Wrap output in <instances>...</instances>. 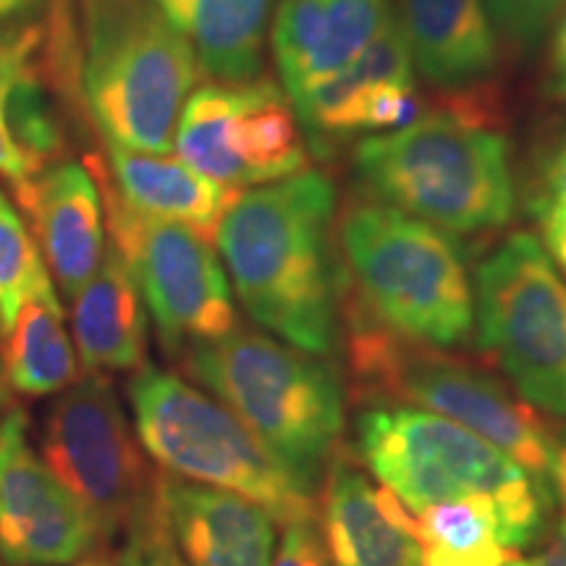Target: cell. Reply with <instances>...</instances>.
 <instances>
[{"label":"cell","mask_w":566,"mask_h":566,"mask_svg":"<svg viewBox=\"0 0 566 566\" xmlns=\"http://www.w3.org/2000/svg\"><path fill=\"white\" fill-rule=\"evenodd\" d=\"M13 195L30 218L32 237L55 289L74 300L108 250L103 195L95 174L76 160H59L13 187Z\"/></svg>","instance_id":"cell-15"},{"label":"cell","mask_w":566,"mask_h":566,"mask_svg":"<svg viewBox=\"0 0 566 566\" xmlns=\"http://www.w3.org/2000/svg\"><path fill=\"white\" fill-rule=\"evenodd\" d=\"M3 97L6 95H0V179L9 181L11 187H19V184L34 179L42 168L30 158V153L21 147L9 116H6Z\"/></svg>","instance_id":"cell-31"},{"label":"cell","mask_w":566,"mask_h":566,"mask_svg":"<svg viewBox=\"0 0 566 566\" xmlns=\"http://www.w3.org/2000/svg\"><path fill=\"white\" fill-rule=\"evenodd\" d=\"M48 48L45 66L80 82L84 108L108 145L174 150L200 63L153 0H80V24L53 19Z\"/></svg>","instance_id":"cell-2"},{"label":"cell","mask_w":566,"mask_h":566,"mask_svg":"<svg viewBox=\"0 0 566 566\" xmlns=\"http://www.w3.org/2000/svg\"><path fill=\"white\" fill-rule=\"evenodd\" d=\"M271 566H331L328 554H325L323 530L317 527L315 516L286 522L281 548Z\"/></svg>","instance_id":"cell-30"},{"label":"cell","mask_w":566,"mask_h":566,"mask_svg":"<svg viewBox=\"0 0 566 566\" xmlns=\"http://www.w3.org/2000/svg\"><path fill=\"white\" fill-rule=\"evenodd\" d=\"M48 30L34 21L0 24V95L42 74Z\"/></svg>","instance_id":"cell-29"},{"label":"cell","mask_w":566,"mask_h":566,"mask_svg":"<svg viewBox=\"0 0 566 566\" xmlns=\"http://www.w3.org/2000/svg\"><path fill=\"white\" fill-rule=\"evenodd\" d=\"M551 485H554L556 501L566 509V428L554 436V451H551Z\"/></svg>","instance_id":"cell-34"},{"label":"cell","mask_w":566,"mask_h":566,"mask_svg":"<svg viewBox=\"0 0 566 566\" xmlns=\"http://www.w3.org/2000/svg\"><path fill=\"white\" fill-rule=\"evenodd\" d=\"M40 449L53 475L87 506L103 541L122 535L153 491L139 441L108 375H90L59 394Z\"/></svg>","instance_id":"cell-11"},{"label":"cell","mask_w":566,"mask_h":566,"mask_svg":"<svg viewBox=\"0 0 566 566\" xmlns=\"http://www.w3.org/2000/svg\"><path fill=\"white\" fill-rule=\"evenodd\" d=\"M391 24V0H283L273 53L289 101L349 66Z\"/></svg>","instance_id":"cell-17"},{"label":"cell","mask_w":566,"mask_h":566,"mask_svg":"<svg viewBox=\"0 0 566 566\" xmlns=\"http://www.w3.org/2000/svg\"><path fill=\"white\" fill-rule=\"evenodd\" d=\"M527 210L541 231V244L566 279V129L556 134L535 163Z\"/></svg>","instance_id":"cell-26"},{"label":"cell","mask_w":566,"mask_h":566,"mask_svg":"<svg viewBox=\"0 0 566 566\" xmlns=\"http://www.w3.org/2000/svg\"><path fill=\"white\" fill-rule=\"evenodd\" d=\"M399 27L415 71L433 87L470 90L499 66V34L485 0H401Z\"/></svg>","instance_id":"cell-19"},{"label":"cell","mask_w":566,"mask_h":566,"mask_svg":"<svg viewBox=\"0 0 566 566\" xmlns=\"http://www.w3.org/2000/svg\"><path fill=\"white\" fill-rule=\"evenodd\" d=\"M51 279L30 223L11 197L0 192V336L17 321L21 304Z\"/></svg>","instance_id":"cell-25"},{"label":"cell","mask_w":566,"mask_h":566,"mask_svg":"<svg viewBox=\"0 0 566 566\" xmlns=\"http://www.w3.org/2000/svg\"><path fill=\"white\" fill-rule=\"evenodd\" d=\"M315 155L359 132L401 129L417 118L415 63L399 21L349 66L292 103Z\"/></svg>","instance_id":"cell-14"},{"label":"cell","mask_w":566,"mask_h":566,"mask_svg":"<svg viewBox=\"0 0 566 566\" xmlns=\"http://www.w3.org/2000/svg\"><path fill=\"white\" fill-rule=\"evenodd\" d=\"M475 334L514 394L566 420V281L533 233H512L475 275Z\"/></svg>","instance_id":"cell-9"},{"label":"cell","mask_w":566,"mask_h":566,"mask_svg":"<svg viewBox=\"0 0 566 566\" xmlns=\"http://www.w3.org/2000/svg\"><path fill=\"white\" fill-rule=\"evenodd\" d=\"M101 527L53 475L19 407L0 415V558L9 566H66L95 554Z\"/></svg>","instance_id":"cell-13"},{"label":"cell","mask_w":566,"mask_h":566,"mask_svg":"<svg viewBox=\"0 0 566 566\" xmlns=\"http://www.w3.org/2000/svg\"><path fill=\"white\" fill-rule=\"evenodd\" d=\"M541 87L548 101L566 103V6L554 21Z\"/></svg>","instance_id":"cell-32"},{"label":"cell","mask_w":566,"mask_h":566,"mask_svg":"<svg viewBox=\"0 0 566 566\" xmlns=\"http://www.w3.org/2000/svg\"><path fill=\"white\" fill-rule=\"evenodd\" d=\"M192 45L202 74L226 84L258 80L275 0H153Z\"/></svg>","instance_id":"cell-22"},{"label":"cell","mask_w":566,"mask_h":566,"mask_svg":"<svg viewBox=\"0 0 566 566\" xmlns=\"http://www.w3.org/2000/svg\"><path fill=\"white\" fill-rule=\"evenodd\" d=\"M334 184L300 171L239 192L212 237L254 323L296 349L334 357L346 281L334 254Z\"/></svg>","instance_id":"cell-1"},{"label":"cell","mask_w":566,"mask_h":566,"mask_svg":"<svg viewBox=\"0 0 566 566\" xmlns=\"http://www.w3.org/2000/svg\"><path fill=\"white\" fill-rule=\"evenodd\" d=\"M92 171L137 216L189 226L205 237L216 233L223 212L239 195V189L221 187L171 153H139L108 145V168L95 160Z\"/></svg>","instance_id":"cell-20"},{"label":"cell","mask_w":566,"mask_h":566,"mask_svg":"<svg viewBox=\"0 0 566 566\" xmlns=\"http://www.w3.org/2000/svg\"><path fill=\"white\" fill-rule=\"evenodd\" d=\"M95 179L111 244L137 281L163 349L181 357L189 346L218 342L237 331L231 281L210 237L189 226L137 216L101 176L95 174Z\"/></svg>","instance_id":"cell-10"},{"label":"cell","mask_w":566,"mask_h":566,"mask_svg":"<svg viewBox=\"0 0 566 566\" xmlns=\"http://www.w3.org/2000/svg\"><path fill=\"white\" fill-rule=\"evenodd\" d=\"M174 150L229 189L289 179L307 166L294 105L268 80L195 90L176 124Z\"/></svg>","instance_id":"cell-12"},{"label":"cell","mask_w":566,"mask_h":566,"mask_svg":"<svg viewBox=\"0 0 566 566\" xmlns=\"http://www.w3.org/2000/svg\"><path fill=\"white\" fill-rule=\"evenodd\" d=\"M530 566H566V514L551 530L546 546L541 548V554L530 562Z\"/></svg>","instance_id":"cell-33"},{"label":"cell","mask_w":566,"mask_h":566,"mask_svg":"<svg viewBox=\"0 0 566 566\" xmlns=\"http://www.w3.org/2000/svg\"><path fill=\"white\" fill-rule=\"evenodd\" d=\"M566 0H485L488 17L499 38L530 51L546 38Z\"/></svg>","instance_id":"cell-28"},{"label":"cell","mask_w":566,"mask_h":566,"mask_svg":"<svg viewBox=\"0 0 566 566\" xmlns=\"http://www.w3.org/2000/svg\"><path fill=\"white\" fill-rule=\"evenodd\" d=\"M367 192L451 237L504 229L514 216L509 142L462 111L417 116L357 145Z\"/></svg>","instance_id":"cell-5"},{"label":"cell","mask_w":566,"mask_h":566,"mask_svg":"<svg viewBox=\"0 0 566 566\" xmlns=\"http://www.w3.org/2000/svg\"><path fill=\"white\" fill-rule=\"evenodd\" d=\"M352 294L409 342L454 349L475 334V292L457 237L384 202H357L342 221Z\"/></svg>","instance_id":"cell-6"},{"label":"cell","mask_w":566,"mask_h":566,"mask_svg":"<svg viewBox=\"0 0 566 566\" xmlns=\"http://www.w3.org/2000/svg\"><path fill=\"white\" fill-rule=\"evenodd\" d=\"M6 388H9V386H6V375H3V363H0V407H3V405H6V394H9V391H6Z\"/></svg>","instance_id":"cell-37"},{"label":"cell","mask_w":566,"mask_h":566,"mask_svg":"<svg viewBox=\"0 0 566 566\" xmlns=\"http://www.w3.org/2000/svg\"><path fill=\"white\" fill-rule=\"evenodd\" d=\"M344 321L349 365L365 396H384L388 401L401 399L409 407L428 409L462 424L512 457L546 491L554 493V436L535 409L516 399L501 380L462 359L446 357L443 349L394 334L352 294H344Z\"/></svg>","instance_id":"cell-7"},{"label":"cell","mask_w":566,"mask_h":566,"mask_svg":"<svg viewBox=\"0 0 566 566\" xmlns=\"http://www.w3.org/2000/svg\"><path fill=\"white\" fill-rule=\"evenodd\" d=\"M187 370L250 430L307 495H315L344 430V384L325 357L254 331L189 346Z\"/></svg>","instance_id":"cell-3"},{"label":"cell","mask_w":566,"mask_h":566,"mask_svg":"<svg viewBox=\"0 0 566 566\" xmlns=\"http://www.w3.org/2000/svg\"><path fill=\"white\" fill-rule=\"evenodd\" d=\"M40 0H0V24H11L38 9Z\"/></svg>","instance_id":"cell-35"},{"label":"cell","mask_w":566,"mask_h":566,"mask_svg":"<svg viewBox=\"0 0 566 566\" xmlns=\"http://www.w3.org/2000/svg\"><path fill=\"white\" fill-rule=\"evenodd\" d=\"M422 566H495L506 562L501 516L488 499L446 501L415 514Z\"/></svg>","instance_id":"cell-24"},{"label":"cell","mask_w":566,"mask_h":566,"mask_svg":"<svg viewBox=\"0 0 566 566\" xmlns=\"http://www.w3.org/2000/svg\"><path fill=\"white\" fill-rule=\"evenodd\" d=\"M126 394L137 441L163 472L244 495L283 525L315 516V495L275 467L231 409L181 375L145 363Z\"/></svg>","instance_id":"cell-8"},{"label":"cell","mask_w":566,"mask_h":566,"mask_svg":"<svg viewBox=\"0 0 566 566\" xmlns=\"http://www.w3.org/2000/svg\"><path fill=\"white\" fill-rule=\"evenodd\" d=\"M6 386L21 396H53L80 380L74 338L53 279L27 296L17 321L0 336Z\"/></svg>","instance_id":"cell-23"},{"label":"cell","mask_w":566,"mask_h":566,"mask_svg":"<svg viewBox=\"0 0 566 566\" xmlns=\"http://www.w3.org/2000/svg\"><path fill=\"white\" fill-rule=\"evenodd\" d=\"M155 480V478H153ZM124 543L108 566H189L168 535L158 501L150 491L147 501L137 509L124 530Z\"/></svg>","instance_id":"cell-27"},{"label":"cell","mask_w":566,"mask_h":566,"mask_svg":"<svg viewBox=\"0 0 566 566\" xmlns=\"http://www.w3.org/2000/svg\"><path fill=\"white\" fill-rule=\"evenodd\" d=\"M357 454L409 512L462 499H488L509 551L548 533L556 495L512 457L441 415L409 405H375L357 415Z\"/></svg>","instance_id":"cell-4"},{"label":"cell","mask_w":566,"mask_h":566,"mask_svg":"<svg viewBox=\"0 0 566 566\" xmlns=\"http://www.w3.org/2000/svg\"><path fill=\"white\" fill-rule=\"evenodd\" d=\"M153 493L168 535L189 566H271L275 520L223 488L155 472Z\"/></svg>","instance_id":"cell-16"},{"label":"cell","mask_w":566,"mask_h":566,"mask_svg":"<svg viewBox=\"0 0 566 566\" xmlns=\"http://www.w3.org/2000/svg\"><path fill=\"white\" fill-rule=\"evenodd\" d=\"M495 566H530V562H522V558H516V556H509L506 562H501V564H495Z\"/></svg>","instance_id":"cell-38"},{"label":"cell","mask_w":566,"mask_h":566,"mask_svg":"<svg viewBox=\"0 0 566 566\" xmlns=\"http://www.w3.org/2000/svg\"><path fill=\"white\" fill-rule=\"evenodd\" d=\"M323 541L331 566H422L415 516L346 454L325 475Z\"/></svg>","instance_id":"cell-18"},{"label":"cell","mask_w":566,"mask_h":566,"mask_svg":"<svg viewBox=\"0 0 566 566\" xmlns=\"http://www.w3.org/2000/svg\"><path fill=\"white\" fill-rule=\"evenodd\" d=\"M66 566H108V562H105L103 556H87V558H80V562H74V564H66Z\"/></svg>","instance_id":"cell-36"},{"label":"cell","mask_w":566,"mask_h":566,"mask_svg":"<svg viewBox=\"0 0 566 566\" xmlns=\"http://www.w3.org/2000/svg\"><path fill=\"white\" fill-rule=\"evenodd\" d=\"M71 302V338L84 370L108 375L145 365L147 307L116 247L108 244L95 275Z\"/></svg>","instance_id":"cell-21"}]
</instances>
